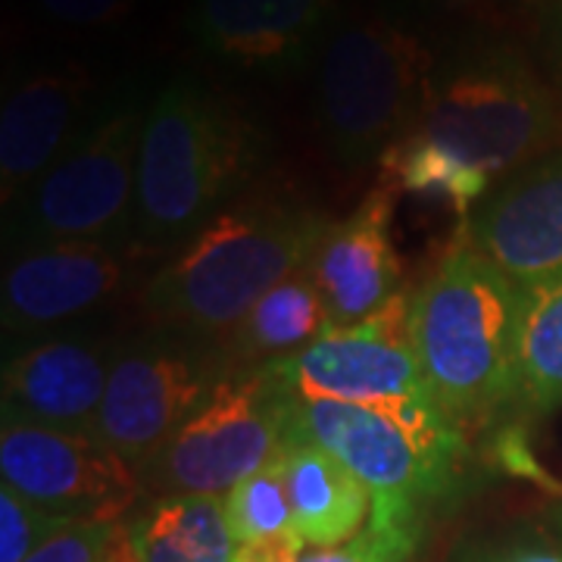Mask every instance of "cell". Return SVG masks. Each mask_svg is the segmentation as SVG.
I'll return each mask as SVG.
<instances>
[{
	"label": "cell",
	"mask_w": 562,
	"mask_h": 562,
	"mask_svg": "<svg viewBox=\"0 0 562 562\" xmlns=\"http://www.w3.org/2000/svg\"><path fill=\"white\" fill-rule=\"evenodd\" d=\"M460 235L503 276L528 281L562 272V144L497 181Z\"/></svg>",
	"instance_id": "9a60e30c"
},
{
	"label": "cell",
	"mask_w": 562,
	"mask_h": 562,
	"mask_svg": "<svg viewBox=\"0 0 562 562\" xmlns=\"http://www.w3.org/2000/svg\"><path fill=\"white\" fill-rule=\"evenodd\" d=\"M294 394L272 362L235 366L188 416L160 453L138 472L144 491L225 497L235 484L279 457L288 441Z\"/></svg>",
	"instance_id": "ba28073f"
},
{
	"label": "cell",
	"mask_w": 562,
	"mask_h": 562,
	"mask_svg": "<svg viewBox=\"0 0 562 562\" xmlns=\"http://www.w3.org/2000/svg\"><path fill=\"white\" fill-rule=\"evenodd\" d=\"M344 0H194L188 35L225 69L284 79L319 57Z\"/></svg>",
	"instance_id": "4fadbf2b"
},
{
	"label": "cell",
	"mask_w": 562,
	"mask_h": 562,
	"mask_svg": "<svg viewBox=\"0 0 562 562\" xmlns=\"http://www.w3.org/2000/svg\"><path fill=\"white\" fill-rule=\"evenodd\" d=\"M147 110L135 101L106 106L81 125L16 203L10 238L22 247L57 241H135V184Z\"/></svg>",
	"instance_id": "52a82bcc"
},
{
	"label": "cell",
	"mask_w": 562,
	"mask_h": 562,
	"mask_svg": "<svg viewBox=\"0 0 562 562\" xmlns=\"http://www.w3.org/2000/svg\"><path fill=\"white\" fill-rule=\"evenodd\" d=\"M409 316L413 291H401L366 319L325 331L301 353L272 362V369L297 401L362 406L391 401L435 403L416 362Z\"/></svg>",
	"instance_id": "30bf717a"
},
{
	"label": "cell",
	"mask_w": 562,
	"mask_h": 562,
	"mask_svg": "<svg viewBox=\"0 0 562 562\" xmlns=\"http://www.w3.org/2000/svg\"><path fill=\"white\" fill-rule=\"evenodd\" d=\"M562 406V272L519 284L516 366L506 416H547Z\"/></svg>",
	"instance_id": "ffe728a7"
},
{
	"label": "cell",
	"mask_w": 562,
	"mask_h": 562,
	"mask_svg": "<svg viewBox=\"0 0 562 562\" xmlns=\"http://www.w3.org/2000/svg\"><path fill=\"white\" fill-rule=\"evenodd\" d=\"M547 522H550V531H553V538H557L562 550V491H557V501L550 503V509H547Z\"/></svg>",
	"instance_id": "1f68e13d"
},
{
	"label": "cell",
	"mask_w": 562,
	"mask_h": 562,
	"mask_svg": "<svg viewBox=\"0 0 562 562\" xmlns=\"http://www.w3.org/2000/svg\"><path fill=\"white\" fill-rule=\"evenodd\" d=\"M3 484L69 522H120L140 501L138 472L98 435L22 422L0 428Z\"/></svg>",
	"instance_id": "8fae6325"
},
{
	"label": "cell",
	"mask_w": 562,
	"mask_h": 562,
	"mask_svg": "<svg viewBox=\"0 0 562 562\" xmlns=\"http://www.w3.org/2000/svg\"><path fill=\"white\" fill-rule=\"evenodd\" d=\"M416 132L503 181L562 138V101L522 47L479 32L438 57Z\"/></svg>",
	"instance_id": "277c9868"
},
{
	"label": "cell",
	"mask_w": 562,
	"mask_h": 562,
	"mask_svg": "<svg viewBox=\"0 0 562 562\" xmlns=\"http://www.w3.org/2000/svg\"><path fill=\"white\" fill-rule=\"evenodd\" d=\"M519 284L462 235L413 291L409 335L431 401L457 428L506 416Z\"/></svg>",
	"instance_id": "3957f363"
},
{
	"label": "cell",
	"mask_w": 562,
	"mask_h": 562,
	"mask_svg": "<svg viewBox=\"0 0 562 562\" xmlns=\"http://www.w3.org/2000/svg\"><path fill=\"white\" fill-rule=\"evenodd\" d=\"M288 438L341 460L372 494L369 522L397 528H425V513L460 491L469 457L465 431L425 401L362 406L294 397Z\"/></svg>",
	"instance_id": "5b68a950"
},
{
	"label": "cell",
	"mask_w": 562,
	"mask_h": 562,
	"mask_svg": "<svg viewBox=\"0 0 562 562\" xmlns=\"http://www.w3.org/2000/svg\"><path fill=\"white\" fill-rule=\"evenodd\" d=\"M443 3L462 13L465 20L479 22L482 32L503 35L506 29H516L525 22L538 25L553 0H443Z\"/></svg>",
	"instance_id": "4316f807"
},
{
	"label": "cell",
	"mask_w": 562,
	"mask_h": 562,
	"mask_svg": "<svg viewBox=\"0 0 562 562\" xmlns=\"http://www.w3.org/2000/svg\"><path fill=\"white\" fill-rule=\"evenodd\" d=\"M328 222L288 198L232 203L176 247L144 291L157 325L222 341L291 272L313 260Z\"/></svg>",
	"instance_id": "7a4b0ae2"
},
{
	"label": "cell",
	"mask_w": 562,
	"mask_h": 562,
	"mask_svg": "<svg viewBox=\"0 0 562 562\" xmlns=\"http://www.w3.org/2000/svg\"><path fill=\"white\" fill-rule=\"evenodd\" d=\"M384 188H391L394 194H413L419 201L443 203L453 206L462 220L487 198V191L494 188V181L475 166L462 162L450 150H443L441 144L425 138L419 132L401 138L394 147L384 150L379 160Z\"/></svg>",
	"instance_id": "7402d4cb"
},
{
	"label": "cell",
	"mask_w": 562,
	"mask_h": 562,
	"mask_svg": "<svg viewBox=\"0 0 562 562\" xmlns=\"http://www.w3.org/2000/svg\"><path fill=\"white\" fill-rule=\"evenodd\" d=\"M235 369L225 344L154 325L120 338L94 435L135 472Z\"/></svg>",
	"instance_id": "9c48e42d"
},
{
	"label": "cell",
	"mask_w": 562,
	"mask_h": 562,
	"mask_svg": "<svg viewBox=\"0 0 562 562\" xmlns=\"http://www.w3.org/2000/svg\"><path fill=\"white\" fill-rule=\"evenodd\" d=\"M120 338L60 331L25 341L3 360V422L94 435Z\"/></svg>",
	"instance_id": "5bb4252c"
},
{
	"label": "cell",
	"mask_w": 562,
	"mask_h": 562,
	"mask_svg": "<svg viewBox=\"0 0 562 562\" xmlns=\"http://www.w3.org/2000/svg\"><path fill=\"white\" fill-rule=\"evenodd\" d=\"M438 50L419 29L394 16H357L325 41L316 57L313 113L328 157L369 166L416 132Z\"/></svg>",
	"instance_id": "8992f818"
},
{
	"label": "cell",
	"mask_w": 562,
	"mask_h": 562,
	"mask_svg": "<svg viewBox=\"0 0 562 562\" xmlns=\"http://www.w3.org/2000/svg\"><path fill=\"white\" fill-rule=\"evenodd\" d=\"M325 331H331L328 310L306 262L244 316L241 325L225 338V353L235 366H266L301 353Z\"/></svg>",
	"instance_id": "44dd1931"
},
{
	"label": "cell",
	"mask_w": 562,
	"mask_h": 562,
	"mask_svg": "<svg viewBox=\"0 0 562 562\" xmlns=\"http://www.w3.org/2000/svg\"><path fill=\"white\" fill-rule=\"evenodd\" d=\"M397 194L375 184L362 203L338 222H328L313 250L310 272L319 284L331 328L366 319L403 291V266L391 241Z\"/></svg>",
	"instance_id": "2e32d148"
},
{
	"label": "cell",
	"mask_w": 562,
	"mask_h": 562,
	"mask_svg": "<svg viewBox=\"0 0 562 562\" xmlns=\"http://www.w3.org/2000/svg\"><path fill=\"white\" fill-rule=\"evenodd\" d=\"M125 525L138 562H235L238 553L222 497L154 494L125 516Z\"/></svg>",
	"instance_id": "d6986e66"
},
{
	"label": "cell",
	"mask_w": 562,
	"mask_h": 562,
	"mask_svg": "<svg viewBox=\"0 0 562 562\" xmlns=\"http://www.w3.org/2000/svg\"><path fill=\"white\" fill-rule=\"evenodd\" d=\"M138 0H38L41 13L66 29H113L128 20Z\"/></svg>",
	"instance_id": "83f0119b"
},
{
	"label": "cell",
	"mask_w": 562,
	"mask_h": 562,
	"mask_svg": "<svg viewBox=\"0 0 562 562\" xmlns=\"http://www.w3.org/2000/svg\"><path fill=\"white\" fill-rule=\"evenodd\" d=\"M135 241H57L22 247L0 284L3 335L38 341L91 316L128 284Z\"/></svg>",
	"instance_id": "7c38bea8"
},
{
	"label": "cell",
	"mask_w": 562,
	"mask_h": 562,
	"mask_svg": "<svg viewBox=\"0 0 562 562\" xmlns=\"http://www.w3.org/2000/svg\"><path fill=\"white\" fill-rule=\"evenodd\" d=\"M450 562H562V550L522 538H494V541L487 538L460 547Z\"/></svg>",
	"instance_id": "f1b7e54d"
},
{
	"label": "cell",
	"mask_w": 562,
	"mask_h": 562,
	"mask_svg": "<svg viewBox=\"0 0 562 562\" xmlns=\"http://www.w3.org/2000/svg\"><path fill=\"white\" fill-rule=\"evenodd\" d=\"M535 32H538V44H541L543 63L553 76V85L562 91V0H553L547 7Z\"/></svg>",
	"instance_id": "4dcf8cb0"
},
{
	"label": "cell",
	"mask_w": 562,
	"mask_h": 562,
	"mask_svg": "<svg viewBox=\"0 0 562 562\" xmlns=\"http://www.w3.org/2000/svg\"><path fill=\"white\" fill-rule=\"evenodd\" d=\"M66 525L72 522L41 509L38 503L22 497L20 491L0 484V562H25Z\"/></svg>",
	"instance_id": "cb8c5ba5"
},
{
	"label": "cell",
	"mask_w": 562,
	"mask_h": 562,
	"mask_svg": "<svg viewBox=\"0 0 562 562\" xmlns=\"http://www.w3.org/2000/svg\"><path fill=\"white\" fill-rule=\"evenodd\" d=\"M425 528L369 522L353 541L341 547H313L301 562H413Z\"/></svg>",
	"instance_id": "d4e9b609"
},
{
	"label": "cell",
	"mask_w": 562,
	"mask_h": 562,
	"mask_svg": "<svg viewBox=\"0 0 562 562\" xmlns=\"http://www.w3.org/2000/svg\"><path fill=\"white\" fill-rule=\"evenodd\" d=\"M281 472L294 509V528L306 547H341L372 519L369 487L328 450L288 438L279 450Z\"/></svg>",
	"instance_id": "ac0fdd59"
},
{
	"label": "cell",
	"mask_w": 562,
	"mask_h": 562,
	"mask_svg": "<svg viewBox=\"0 0 562 562\" xmlns=\"http://www.w3.org/2000/svg\"><path fill=\"white\" fill-rule=\"evenodd\" d=\"M222 503H225L228 528L238 543H254L262 538L297 531L279 457L266 462L254 475H247L241 484H235L222 497Z\"/></svg>",
	"instance_id": "603a6c76"
},
{
	"label": "cell",
	"mask_w": 562,
	"mask_h": 562,
	"mask_svg": "<svg viewBox=\"0 0 562 562\" xmlns=\"http://www.w3.org/2000/svg\"><path fill=\"white\" fill-rule=\"evenodd\" d=\"M116 522H72L41 543L25 562H103Z\"/></svg>",
	"instance_id": "484cf974"
},
{
	"label": "cell",
	"mask_w": 562,
	"mask_h": 562,
	"mask_svg": "<svg viewBox=\"0 0 562 562\" xmlns=\"http://www.w3.org/2000/svg\"><path fill=\"white\" fill-rule=\"evenodd\" d=\"M262 162L266 132L241 103L198 79H172L144 116L135 244H184L238 203Z\"/></svg>",
	"instance_id": "6da1fadb"
},
{
	"label": "cell",
	"mask_w": 562,
	"mask_h": 562,
	"mask_svg": "<svg viewBox=\"0 0 562 562\" xmlns=\"http://www.w3.org/2000/svg\"><path fill=\"white\" fill-rule=\"evenodd\" d=\"M91 79L79 66H41L13 81L0 110V198L22 194L60 160L79 135Z\"/></svg>",
	"instance_id": "e0dca14e"
},
{
	"label": "cell",
	"mask_w": 562,
	"mask_h": 562,
	"mask_svg": "<svg viewBox=\"0 0 562 562\" xmlns=\"http://www.w3.org/2000/svg\"><path fill=\"white\" fill-rule=\"evenodd\" d=\"M303 553H306V541L297 531H288L254 543H238L235 562H301Z\"/></svg>",
	"instance_id": "f546056e"
}]
</instances>
